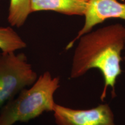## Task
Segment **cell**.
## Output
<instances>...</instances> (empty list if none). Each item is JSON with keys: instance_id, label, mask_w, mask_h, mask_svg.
<instances>
[{"instance_id": "6da1fadb", "label": "cell", "mask_w": 125, "mask_h": 125, "mask_svg": "<svg viewBox=\"0 0 125 125\" xmlns=\"http://www.w3.org/2000/svg\"><path fill=\"white\" fill-rule=\"evenodd\" d=\"M72 60L70 78L83 76L93 68L100 71L104 87L100 99L104 101L108 89L115 96L116 80L122 73V53L125 45V27L116 23L99 28L78 39Z\"/></svg>"}, {"instance_id": "7a4b0ae2", "label": "cell", "mask_w": 125, "mask_h": 125, "mask_svg": "<svg viewBox=\"0 0 125 125\" xmlns=\"http://www.w3.org/2000/svg\"><path fill=\"white\" fill-rule=\"evenodd\" d=\"M60 87V78L45 71L29 89L24 88L0 110V125L28 122L46 112H53L55 92Z\"/></svg>"}, {"instance_id": "3957f363", "label": "cell", "mask_w": 125, "mask_h": 125, "mask_svg": "<svg viewBox=\"0 0 125 125\" xmlns=\"http://www.w3.org/2000/svg\"><path fill=\"white\" fill-rule=\"evenodd\" d=\"M24 53H0V108L38 78Z\"/></svg>"}, {"instance_id": "277c9868", "label": "cell", "mask_w": 125, "mask_h": 125, "mask_svg": "<svg viewBox=\"0 0 125 125\" xmlns=\"http://www.w3.org/2000/svg\"><path fill=\"white\" fill-rule=\"evenodd\" d=\"M53 113L57 125H115L114 112L108 104L81 109L56 103Z\"/></svg>"}, {"instance_id": "5b68a950", "label": "cell", "mask_w": 125, "mask_h": 125, "mask_svg": "<svg viewBox=\"0 0 125 125\" xmlns=\"http://www.w3.org/2000/svg\"><path fill=\"white\" fill-rule=\"evenodd\" d=\"M85 22L75 37L65 47L69 50L81 36L91 31L95 26L109 19L125 20V4L118 0H88L84 15Z\"/></svg>"}, {"instance_id": "8992f818", "label": "cell", "mask_w": 125, "mask_h": 125, "mask_svg": "<svg viewBox=\"0 0 125 125\" xmlns=\"http://www.w3.org/2000/svg\"><path fill=\"white\" fill-rule=\"evenodd\" d=\"M88 0H30L31 13L50 10L68 16H84Z\"/></svg>"}, {"instance_id": "52a82bcc", "label": "cell", "mask_w": 125, "mask_h": 125, "mask_svg": "<svg viewBox=\"0 0 125 125\" xmlns=\"http://www.w3.org/2000/svg\"><path fill=\"white\" fill-rule=\"evenodd\" d=\"M31 13L30 0H10L8 20L12 26L21 27Z\"/></svg>"}, {"instance_id": "ba28073f", "label": "cell", "mask_w": 125, "mask_h": 125, "mask_svg": "<svg viewBox=\"0 0 125 125\" xmlns=\"http://www.w3.org/2000/svg\"><path fill=\"white\" fill-rule=\"evenodd\" d=\"M26 46V43L12 28L0 27V49L2 53L15 52Z\"/></svg>"}, {"instance_id": "9c48e42d", "label": "cell", "mask_w": 125, "mask_h": 125, "mask_svg": "<svg viewBox=\"0 0 125 125\" xmlns=\"http://www.w3.org/2000/svg\"><path fill=\"white\" fill-rule=\"evenodd\" d=\"M124 51H125V56H124V57H123V59H124V62H125V45Z\"/></svg>"}]
</instances>
